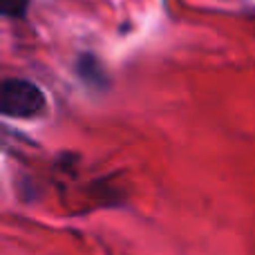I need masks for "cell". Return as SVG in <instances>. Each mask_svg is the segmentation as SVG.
Returning <instances> with one entry per match:
<instances>
[{"instance_id": "obj_1", "label": "cell", "mask_w": 255, "mask_h": 255, "mask_svg": "<svg viewBox=\"0 0 255 255\" xmlns=\"http://www.w3.org/2000/svg\"><path fill=\"white\" fill-rule=\"evenodd\" d=\"M0 108L2 115L27 119L45 108V94L40 92L38 85L29 83L25 79H7L2 83V94H0Z\"/></svg>"}, {"instance_id": "obj_2", "label": "cell", "mask_w": 255, "mask_h": 255, "mask_svg": "<svg viewBox=\"0 0 255 255\" xmlns=\"http://www.w3.org/2000/svg\"><path fill=\"white\" fill-rule=\"evenodd\" d=\"M79 72H81V76H83L85 81H90V83H97L99 79L103 81L101 65L97 63V58H94L92 54H85V56L79 58Z\"/></svg>"}, {"instance_id": "obj_3", "label": "cell", "mask_w": 255, "mask_h": 255, "mask_svg": "<svg viewBox=\"0 0 255 255\" xmlns=\"http://www.w3.org/2000/svg\"><path fill=\"white\" fill-rule=\"evenodd\" d=\"M29 7V0H0V9L9 18H22Z\"/></svg>"}]
</instances>
